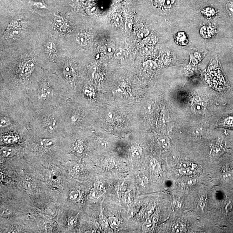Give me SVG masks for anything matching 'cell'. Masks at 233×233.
Returning a JSON list of instances; mask_svg holds the SVG:
<instances>
[{"instance_id": "cell-1", "label": "cell", "mask_w": 233, "mask_h": 233, "mask_svg": "<svg viewBox=\"0 0 233 233\" xmlns=\"http://www.w3.org/2000/svg\"><path fill=\"white\" fill-rule=\"evenodd\" d=\"M218 67V62H215L213 60L206 70L205 75L206 81L210 85L217 89H220V84L223 85L224 83L223 77Z\"/></svg>"}, {"instance_id": "cell-2", "label": "cell", "mask_w": 233, "mask_h": 233, "mask_svg": "<svg viewBox=\"0 0 233 233\" xmlns=\"http://www.w3.org/2000/svg\"><path fill=\"white\" fill-rule=\"evenodd\" d=\"M191 110L193 113L197 115H203L206 111L205 105L198 97L193 98L192 99Z\"/></svg>"}, {"instance_id": "cell-3", "label": "cell", "mask_w": 233, "mask_h": 233, "mask_svg": "<svg viewBox=\"0 0 233 233\" xmlns=\"http://www.w3.org/2000/svg\"><path fill=\"white\" fill-rule=\"evenodd\" d=\"M157 141L160 146L165 150H168L171 147V144L168 138L164 135H158Z\"/></svg>"}, {"instance_id": "cell-4", "label": "cell", "mask_w": 233, "mask_h": 233, "mask_svg": "<svg viewBox=\"0 0 233 233\" xmlns=\"http://www.w3.org/2000/svg\"><path fill=\"white\" fill-rule=\"evenodd\" d=\"M200 33L203 38H208L214 35V30L212 27L204 26L201 28Z\"/></svg>"}, {"instance_id": "cell-5", "label": "cell", "mask_w": 233, "mask_h": 233, "mask_svg": "<svg viewBox=\"0 0 233 233\" xmlns=\"http://www.w3.org/2000/svg\"><path fill=\"white\" fill-rule=\"evenodd\" d=\"M16 151L15 149L10 147H3L1 150V154L3 157L11 158L15 155Z\"/></svg>"}, {"instance_id": "cell-6", "label": "cell", "mask_w": 233, "mask_h": 233, "mask_svg": "<svg viewBox=\"0 0 233 233\" xmlns=\"http://www.w3.org/2000/svg\"><path fill=\"white\" fill-rule=\"evenodd\" d=\"M130 152L133 158L138 159L140 157L142 153V149L140 146L134 145L131 148Z\"/></svg>"}, {"instance_id": "cell-7", "label": "cell", "mask_w": 233, "mask_h": 233, "mask_svg": "<svg viewBox=\"0 0 233 233\" xmlns=\"http://www.w3.org/2000/svg\"><path fill=\"white\" fill-rule=\"evenodd\" d=\"M54 26L57 29H61L64 26L65 20L63 17L59 16H56L54 18Z\"/></svg>"}, {"instance_id": "cell-8", "label": "cell", "mask_w": 233, "mask_h": 233, "mask_svg": "<svg viewBox=\"0 0 233 233\" xmlns=\"http://www.w3.org/2000/svg\"><path fill=\"white\" fill-rule=\"evenodd\" d=\"M176 41L177 43L179 45L185 46L188 43V40L187 39V36L185 35V33H178L175 38Z\"/></svg>"}, {"instance_id": "cell-9", "label": "cell", "mask_w": 233, "mask_h": 233, "mask_svg": "<svg viewBox=\"0 0 233 233\" xmlns=\"http://www.w3.org/2000/svg\"><path fill=\"white\" fill-rule=\"evenodd\" d=\"M143 67L148 71H154L158 68V65L155 62L149 60L143 63Z\"/></svg>"}, {"instance_id": "cell-10", "label": "cell", "mask_w": 233, "mask_h": 233, "mask_svg": "<svg viewBox=\"0 0 233 233\" xmlns=\"http://www.w3.org/2000/svg\"><path fill=\"white\" fill-rule=\"evenodd\" d=\"M160 165L158 161L155 158L151 159L150 162V169L153 173H157L160 169Z\"/></svg>"}, {"instance_id": "cell-11", "label": "cell", "mask_w": 233, "mask_h": 233, "mask_svg": "<svg viewBox=\"0 0 233 233\" xmlns=\"http://www.w3.org/2000/svg\"><path fill=\"white\" fill-rule=\"evenodd\" d=\"M202 56L200 53L196 52L190 55V63L193 64H197L201 61Z\"/></svg>"}, {"instance_id": "cell-12", "label": "cell", "mask_w": 233, "mask_h": 233, "mask_svg": "<svg viewBox=\"0 0 233 233\" xmlns=\"http://www.w3.org/2000/svg\"><path fill=\"white\" fill-rule=\"evenodd\" d=\"M116 50V49L115 45L112 43H110L106 46L105 49V53L106 55L110 56V55H114Z\"/></svg>"}, {"instance_id": "cell-13", "label": "cell", "mask_w": 233, "mask_h": 233, "mask_svg": "<svg viewBox=\"0 0 233 233\" xmlns=\"http://www.w3.org/2000/svg\"><path fill=\"white\" fill-rule=\"evenodd\" d=\"M153 226L152 219L151 218H149L146 222L143 224L142 227L143 231L145 232L150 231Z\"/></svg>"}, {"instance_id": "cell-14", "label": "cell", "mask_w": 233, "mask_h": 233, "mask_svg": "<svg viewBox=\"0 0 233 233\" xmlns=\"http://www.w3.org/2000/svg\"><path fill=\"white\" fill-rule=\"evenodd\" d=\"M158 41V38L155 36H152L146 38L145 40H144V43L145 44L148 46H153L157 43Z\"/></svg>"}, {"instance_id": "cell-15", "label": "cell", "mask_w": 233, "mask_h": 233, "mask_svg": "<svg viewBox=\"0 0 233 233\" xmlns=\"http://www.w3.org/2000/svg\"><path fill=\"white\" fill-rule=\"evenodd\" d=\"M108 221L109 225L111 227V228L115 229V230H116L119 228V222L115 218L113 217V216H111V217H109Z\"/></svg>"}, {"instance_id": "cell-16", "label": "cell", "mask_w": 233, "mask_h": 233, "mask_svg": "<svg viewBox=\"0 0 233 233\" xmlns=\"http://www.w3.org/2000/svg\"><path fill=\"white\" fill-rule=\"evenodd\" d=\"M68 198L69 200L72 202L77 201L80 198V193L77 190H73L69 194Z\"/></svg>"}, {"instance_id": "cell-17", "label": "cell", "mask_w": 233, "mask_h": 233, "mask_svg": "<svg viewBox=\"0 0 233 233\" xmlns=\"http://www.w3.org/2000/svg\"><path fill=\"white\" fill-rule=\"evenodd\" d=\"M76 39L77 41L81 45H86L87 41V36L83 33H80L76 35Z\"/></svg>"}, {"instance_id": "cell-18", "label": "cell", "mask_w": 233, "mask_h": 233, "mask_svg": "<svg viewBox=\"0 0 233 233\" xmlns=\"http://www.w3.org/2000/svg\"><path fill=\"white\" fill-rule=\"evenodd\" d=\"M24 188L27 190H32L34 187L33 181L29 178H26L24 181Z\"/></svg>"}, {"instance_id": "cell-19", "label": "cell", "mask_w": 233, "mask_h": 233, "mask_svg": "<svg viewBox=\"0 0 233 233\" xmlns=\"http://www.w3.org/2000/svg\"><path fill=\"white\" fill-rule=\"evenodd\" d=\"M40 145L43 147L49 148L53 145V140L50 138H45L41 140Z\"/></svg>"}, {"instance_id": "cell-20", "label": "cell", "mask_w": 233, "mask_h": 233, "mask_svg": "<svg viewBox=\"0 0 233 233\" xmlns=\"http://www.w3.org/2000/svg\"><path fill=\"white\" fill-rule=\"evenodd\" d=\"M114 24L117 27H120L123 23V20L121 16L119 14H116L113 17Z\"/></svg>"}, {"instance_id": "cell-21", "label": "cell", "mask_w": 233, "mask_h": 233, "mask_svg": "<svg viewBox=\"0 0 233 233\" xmlns=\"http://www.w3.org/2000/svg\"><path fill=\"white\" fill-rule=\"evenodd\" d=\"M114 57L117 60H120L123 58L125 55V51L123 49L119 48L117 49L115 52Z\"/></svg>"}, {"instance_id": "cell-22", "label": "cell", "mask_w": 233, "mask_h": 233, "mask_svg": "<svg viewBox=\"0 0 233 233\" xmlns=\"http://www.w3.org/2000/svg\"><path fill=\"white\" fill-rule=\"evenodd\" d=\"M1 128H4L7 127L10 125V121L8 117L3 116L1 115V122H0Z\"/></svg>"}, {"instance_id": "cell-23", "label": "cell", "mask_w": 233, "mask_h": 233, "mask_svg": "<svg viewBox=\"0 0 233 233\" xmlns=\"http://www.w3.org/2000/svg\"><path fill=\"white\" fill-rule=\"evenodd\" d=\"M95 189L99 193H104L105 192V186L101 182H98L95 184Z\"/></svg>"}, {"instance_id": "cell-24", "label": "cell", "mask_w": 233, "mask_h": 233, "mask_svg": "<svg viewBox=\"0 0 233 233\" xmlns=\"http://www.w3.org/2000/svg\"><path fill=\"white\" fill-rule=\"evenodd\" d=\"M32 5H33L35 7L39 9H46L47 8V5L43 1H33L32 2Z\"/></svg>"}, {"instance_id": "cell-25", "label": "cell", "mask_w": 233, "mask_h": 233, "mask_svg": "<svg viewBox=\"0 0 233 233\" xmlns=\"http://www.w3.org/2000/svg\"><path fill=\"white\" fill-rule=\"evenodd\" d=\"M100 222L102 225L104 227H107L108 226V221L106 217L104 216L103 214V212H101L100 215Z\"/></svg>"}, {"instance_id": "cell-26", "label": "cell", "mask_w": 233, "mask_h": 233, "mask_svg": "<svg viewBox=\"0 0 233 233\" xmlns=\"http://www.w3.org/2000/svg\"><path fill=\"white\" fill-rule=\"evenodd\" d=\"M149 34V31L148 29H144L140 30L137 33V36L140 38H143L146 37Z\"/></svg>"}, {"instance_id": "cell-27", "label": "cell", "mask_w": 233, "mask_h": 233, "mask_svg": "<svg viewBox=\"0 0 233 233\" xmlns=\"http://www.w3.org/2000/svg\"><path fill=\"white\" fill-rule=\"evenodd\" d=\"M133 22L131 19H128L125 23V28L126 31L128 33H130L132 29Z\"/></svg>"}, {"instance_id": "cell-28", "label": "cell", "mask_w": 233, "mask_h": 233, "mask_svg": "<svg viewBox=\"0 0 233 233\" xmlns=\"http://www.w3.org/2000/svg\"><path fill=\"white\" fill-rule=\"evenodd\" d=\"M47 214L49 216H54L56 214V210L52 206H48L46 210Z\"/></svg>"}, {"instance_id": "cell-29", "label": "cell", "mask_w": 233, "mask_h": 233, "mask_svg": "<svg viewBox=\"0 0 233 233\" xmlns=\"http://www.w3.org/2000/svg\"><path fill=\"white\" fill-rule=\"evenodd\" d=\"M226 8L230 15L233 17V2L230 1L227 3Z\"/></svg>"}, {"instance_id": "cell-30", "label": "cell", "mask_w": 233, "mask_h": 233, "mask_svg": "<svg viewBox=\"0 0 233 233\" xmlns=\"http://www.w3.org/2000/svg\"><path fill=\"white\" fill-rule=\"evenodd\" d=\"M46 49L47 52L51 53L55 50V44L53 42H50L48 43L46 46Z\"/></svg>"}, {"instance_id": "cell-31", "label": "cell", "mask_w": 233, "mask_h": 233, "mask_svg": "<svg viewBox=\"0 0 233 233\" xmlns=\"http://www.w3.org/2000/svg\"><path fill=\"white\" fill-rule=\"evenodd\" d=\"M99 193L95 189L91 190L90 193V197L92 200H95L98 197Z\"/></svg>"}, {"instance_id": "cell-32", "label": "cell", "mask_w": 233, "mask_h": 233, "mask_svg": "<svg viewBox=\"0 0 233 233\" xmlns=\"http://www.w3.org/2000/svg\"><path fill=\"white\" fill-rule=\"evenodd\" d=\"M150 47V46H148V47H144L142 48L140 51L141 55H144L149 54L151 51Z\"/></svg>"}, {"instance_id": "cell-33", "label": "cell", "mask_w": 233, "mask_h": 233, "mask_svg": "<svg viewBox=\"0 0 233 233\" xmlns=\"http://www.w3.org/2000/svg\"><path fill=\"white\" fill-rule=\"evenodd\" d=\"M11 214V211L7 209H1V214L2 216H7Z\"/></svg>"}, {"instance_id": "cell-34", "label": "cell", "mask_w": 233, "mask_h": 233, "mask_svg": "<svg viewBox=\"0 0 233 233\" xmlns=\"http://www.w3.org/2000/svg\"><path fill=\"white\" fill-rule=\"evenodd\" d=\"M174 0H165V7H169L174 3Z\"/></svg>"}, {"instance_id": "cell-35", "label": "cell", "mask_w": 233, "mask_h": 233, "mask_svg": "<svg viewBox=\"0 0 233 233\" xmlns=\"http://www.w3.org/2000/svg\"><path fill=\"white\" fill-rule=\"evenodd\" d=\"M115 164V162L111 159H108L106 161V165L108 167H113Z\"/></svg>"}, {"instance_id": "cell-36", "label": "cell", "mask_w": 233, "mask_h": 233, "mask_svg": "<svg viewBox=\"0 0 233 233\" xmlns=\"http://www.w3.org/2000/svg\"><path fill=\"white\" fill-rule=\"evenodd\" d=\"M145 110L147 112H150L151 110H152V105L150 103H148L147 105L145 106Z\"/></svg>"}, {"instance_id": "cell-37", "label": "cell", "mask_w": 233, "mask_h": 233, "mask_svg": "<svg viewBox=\"0 0 233 233\" xmlns=\"http://www.w3.org/2000/svg\"><path fill=\"white\" fill-rule=\"evenodd\" d=\"M148 183V178L145 176H143L141 179V185L144 186Z\"/></svg>"}, {"instance_id": "cell-38", "label": "cell", "mask_w": 233, "mask_h": 233, "mask_svg": "<svg viewBox=\"0 0 233 233\" xmlns=\"http://www.w3.org/2000/svg\"><path fill=\"white\" fill-rule=\"evenodd\" d=\"M194 133L197 137H200V131L198 129H195L194 130Z\"/></svg>"}]
</instances>
